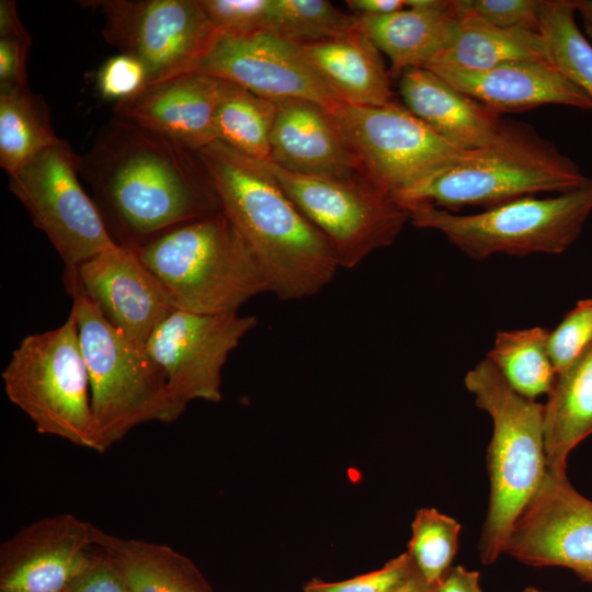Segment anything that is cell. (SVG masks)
<instances>
[{
	"mask_svg": "<svg viewBox=\"0 0 592 592\" xmlns=\"http://www.w3.org/2000/svg\"><path fill=\"white\" fill-rule=\"evenodd\" d=\"M80 177L111 237L128 249L220 212L197 152L117 116L80 156Z\"/></svg>",
	"mask_w": 592,
	"mask_h": 592,
	"instance_id": "1",
	"label": "cell"
},
{
	"mask_svg": "<svg viewBox=\"0 0 592 592\" xmlns=\"http://www.w3.org/2000/svg\"><path fill=\"white\" fill-rule=\"evenodd\" d=\"M197 155L220 210L258 259L270 293L297 300L332 282L340 266L329 241L288 197L267 161L219 141Z\"/></svg>",
	"mask_w": 592,
	"mask_h": 592,
	"instance_id": "2",
	"label": "cell"
},
{
	"mask_svg": "<svg viewBox=\"0 0 592 592\" xmlns=\"http://www.w3.org/2000/svg\"><path fill=\"white\" fill-rule=\"evenodd\" d=\"M132 250L178 310L232 312L270 293L261 264L221 210L172 227Z\"/></svg>",
	"mask_w": 592,
	"mask_h": 592,
	"instance_id": "3",
	"label": "cell"
},
{
	"mask_svg": "<svg viewBox=\"0 0 592 592\" xmlns=\"http://www.w3.org/2000/svg\"><path fill=\"white\" fill-rule=\"evenodd\" d=\"M464 384L493 424L489 508L479 542L487 565L503 553L514 523L545 478L544 403L514 391L486 357L467 372Z\"/></svg>",
	"mask_w": 592,
	"mask_h": 592,
	"instance_id": "4",
	"label": "cell"
},
{
	"mask_svg": "<svg viewBox=\"0 0 592 592\" xmlns=\"http://www.w3.org/2000/svg\"><path fill=\"white\" fill-rule=\"evenodd\" d=\"M590 180L573 160L533 127L505 122L494 143L471 150L397 203L406 206L428 202L451 212L464 206L487 209L538 193L573 191Z\"/></svg>",
	"mask_w": 592,
	"mask_h": 592,
	"instance_id": "5",
	"label": "cell"
},
{
	"mask_svg": "<svg viewBox=\"0 0 592 592\" xmlns=\"http://www.w3.org/2000/svg\"><path fill=\"white\" fill-rule=\"evenodd\" d=\"M66 289L89 376L94 451L105 452L141 423L175 421L166 374L145 346L111 326L77 286Z\"/></svg>",
	"mask_w": 592,
	"mask_h": 592,
	"instance_id": "6",
	"label": "cell"
},
{
	"mask_svg": "<svg viewBox=\"0 0 592 592\" xmlns=\"http://www.w3.org/2000/svg\"><path fill=\"white\" fill-rule=\"evenodd\" d=\"M402 207L413 226L442 234L475 261L499 253L560 254L580 237L592 213V178L584 186L556 196H524L470 215L428 202Z\"/></svg>",
	"mask_w": 592,
	"mask_h": 592,
	"instance_id": "7",
	"label": "cell"
},
{
	"mask_svg": "<svg viewBox=\"0 0 592 592\" xmlns=\"http://www.w3.org/2000/svg\"><path fill=\"white\" fill-rule=\"evenodd\" d=\"M1 378L8 399L38 433L94 449L89 376L70 314L59 327L24 337Z\"/></svg>",
	"mask_w": 592,
	"mask_h": 592,
	"instance_id": "8",
	"label": "cell"
},
{
	"mask_svg": "<svg viewBox=\"0 0 592 592\" xmlns=\"http://www.w3.org/2000/svg\"><path fill=\"white\" fill-rule=\"evenodd\" d=\"M328 112L360 174L395 202L471 151L451 145L396 101L383 106L340 103Z\"/></svg>",
	"mask_w": 592,
	"mask_h": 592,
	"instance_id": "9",
	"label": "cell"
},
{
	"mask_svg": "<svg viewBox=\"0 0 592 592\" xmlns=\"http://www.w3.org/2000/svg\"><path fill=\"white\" fill-rule=\"evenodd\" d=\"M275 179L329 241L340 269H353L391 246L410 221L406 208L365 178L331 179L287 171L267 161Z\"/></svg>",
	"mask_w": 592,
	"mask_h": 592,
	"instance_id": "10",
	"label": "cell"
},
{
	"mask_svg": "<svg viewBox=\"0 0 592 592\" xmlns=\"http://www.w3.org/2000/svg\"><path fill=\"white\" fill-rule=\"evenodd\" d=\"M80 178V156L60 139L11 174L9 182L10 191L59 254L65 272L118 246Z\"/></svg>",
	"mask_w": 592,
	"mask_h": 592,
	"instance_id": "11",
	"label": "cell"
},
{
	"mask_svg": "<svg viewBox=\"0 0 592 592\" xmlns=\"http://www.w3.org/2000/svg\"><path fill=\"white\" fill-rule=\"evenodd\" d=\"M104 39L139 59L149 84L189 73L221 35L200 0H101Z\"/></svg>",
	"mask_w": 592,
	"mask_h": 592,
	"instance_id": "12",
	"label": "cell"
},
{
	"mask_svg": "<svg viewBox=\"0 0 592 592\" xmlns=\"http://www.w3.org/2000/svg\"><path fill=\"white\" fill-rule=\"evenodd\" d=\"M258 325L238 311L195 314L174 309L153 330L145 349L166 374L175 413L194 400L221 399V372L230 353Z\"/></svg>",
	"mask_w": 592,
	"mask_h": 592,
	"instance_id": "13",
	"label": "cell"
},
{
	"mask_svg": "<svg viewBox=\"0 0 592 592\" xmlns=\"http://www.w3.org/2000/svg\"><path fill=\"white\" fill-rule=\"evenodd\" d=\"M190 72L236 83L271 100L303 99L327 111L342 103L309 64L299 43L272 32L221 34Z\"/></svg>",
	"mask_w": 592,
	"mask_h": 592,
	"instance_id": "14",
	"label": "cell"
},
{
	"mask_svg": "<svg viewBox=\"0 0 592 592\" xmlns=\"http://www.w3.org/2000/svg\"><path fill=\"white\" fill-rule=\"evenodd\" d=\"M503 553L532 566H561L592 582V501L566 474L545 478L505 542Z\"/></svg>",
	"mask_w": 592,
	"mask_h": 592,
	"instance_id": "15",
	"label": "cell"
},
{
	"mask_svg": "<svg viewBox=\"0 0 592 592\" xmlns=\"http://www.w3.org/2000/svg\"><path fill=\"white\" fill-rule=\"evenodd\" d=\"M98 527L73 514L35 521L0 547V592H65L92 562Z\"/></svg>",
	"mask_w": 592,
	"mask_h": 592,
	"instance_id": "16",
	"label": "cell"
},
{
	"mask_svg": "<svg viewBox=\"0 0 592 592\" xmlns=\"http://www.w3.org/2000/svg\"><path fill=\"white\" fill-rule=\"evenodd\" d=\"M65 286H77L106 321L145 346L157 326L174 308L132 249L117 246L65 272Z\"/></svg>",
	"mask_w": 592,
	"mask_h": 592,
	"instance_id": "17",
	"label": "cell"
},
{
	"mask_svg": "<svg viewBox=\"0 0 592 592\" xmlns=\"http://www.w3.org/2000/svg\"><path fill=\"white\" fill-rule=\"evenodd\" d=\"M221 80L190 72L147 86L114 105L115 116L198 152L217 141L215 115Z\"/></svg>",
	"mask_w": 592,
	"mask_h": 592,
	"instance_id": "18",
	"label": "cell"
},
{
	"mask_svg": "<svg viewBox=\"0 0 592 592\" xmlns=\"http://www.w3.org/2000/svg\"><path fill=\"white\" fill-rule=\"evenodd\" d=\"M428 69L498 113L522 112L546 104L592 111V100L546 60H513L480 70Z\"/></svg>",
	"mask_w": 592,
	"mask_h": 592,
	"instance_id": "19",
	"label": "cell"
},
{
	"mask_svg": "<svg viewBox=\"0 0 592 592\" xmlns=\"http://www.w3.org/2000/svg\"><path fill=\"white\" fill-rule=\"evenodd\" d=\"M271 162L295 173L331 179L361 177L356 161L329 112L303 99L274 100Z\"/></svg>",
	"mask_w": 592,
	"mask_h": 592,
	"instance_id": "20",
	"label": "cell"
},
{
	"mask_svg": "<svg viewBox=\"0 0 592 592\" xmlns=\"http://www.w3.org/2000/svg\"><path fill=\"white\" fill-rule=\"evenodd\" d=\"M399 79L402 104L451 145L478 150L497 140L505 121L428 68H410Z\"/></svg>",
	"mask_w": 592,
	"mask_h": 592,
	"instance_id": "21",
	"label": "cell"
},
{
	"mask_svg": "<svg viewBox=\"0 0 592 592\" xmlns=\"http://www.w3.org/2000/svg\"><path fill=\"white\" fill-rule=\"evenodd\" d=\"M406 7L385 15H356L358 29L388 57L391 77L431 65L457 26L456 0H406Z\"/></svg>",
	"mask_w": 592,
	"mask_h": 592,
	"instance_id": "22",
	"label": "cell"
},
{
	"mask_svg": "<svg viewBox=\"0 0 592 592\" xmlns=\"http://www.w3.org/2000/svg\"><path fill=\"white\" fill-rule=\"evenodd\" d=\"M299 45L318 76L342 103L383 106L395 101L382 53L360 29Z\"/></svg>",
	"mask_w": 592,
	"mask_h": 592,
	"instance_id": "23",
	"label": "cell"
},
{
	"mask_svg": "<svg viewBox=\"0 0 592 592\" xmlns=\"http://www.w3.org/2000/svg\"><path fill=\"white\" fill-rule=\"evenodd\" d=\"M94 547L130 592H214L194 562L168 545L123 538L98 527Z\"/></svg>",
	"mask_w": 592,
	"mask_h": 592,
	"instance_id": "24",
	"label": "cell"
},
{
	"mask_svg": "<svg viewBox=\"0 0 592 592\" xmlns=\"http://www.w3.org/2000/svg\"><path fill=\"white\" fill-rule=\"evenodd\" d=\"M457 26L449 46L426 68L480 70L513 60H548L539 31L498 27L456 0Z\"/></svg>",
	"mask_w": 592,
	"mask_h": 592,
	"instance_id": "25",
	"label": "cell"
},
{
	"mask_svg": "<svg viewBox=\"0 0 592 592\" xmlns=\"http://www.w3.org/2000/svg\"><path fill=\"white\" fill-rule=\"evenodd\" d=\"M592 434V349L558 375L544 403L548 469L566 474L570 452Z\"/></svg>",
	"mask_w": 592,
	"mask_h": 592,
	"instance_id": "26",
	"label": "cell"
},
{
	"mask_svg": "<svg viewBox=\"0 0 592 592\" xmlns=\"http://www.w3.org/2000/svg\"><path fill=\"white\" fill-rule=\"evenodd\" d=\"M59 140L42 95L29 86L0 87V166L9 175Z\"/></svg>",
	"mask_w": 592,
	"mask_h": 592,
	"instance_id": "27",
	"label": "cell"
},
{
	"mask_svg": "<svg viewBox=\"0 0 592 592\" xmlns=\"http://www.w3.org/2000/svg\"><path fill=\"white\" fill-rule=\"evenodd\" d=\"M549 331L543 327L499 330L486 355L506 384L525 398L548 396L558 377L548 351Z\"/></svg>",
	"mask_w": 592,
	"mask_h": 592,
	"instance_id": "28",
	"label": "cell"
},
{
	"mask_svg": "<svg viewBox=\"0 0 592 592\" xmlns=\"http://www.w3.org/2000/svg\"><path fill=\"white\" fill-rule=\"evenodd\" d=\"M275 115L274 100L221 80L215 115L217 141L247 157L270 161V136Z\"/></svg>",
	"mask_w": 592,
	"mask_h": 592,
	"instance_id": "29",
	"label": "cell"
},
{
	"mask_svg": "<svg viewBox=\"0 0 592 592\" xmlns=\"http://www.w3.org/2000/svg\"><path fill=\"white\" fill-rule=\"evenodd\" d=\"M539 32L548 60L592 100V44L576 22L571 0H539Z\"/></svg>",
	"mask_w": 592,
	"mask_h": 592,
	"instance_id": "30",
	"label": "cell"
},
{
	"mask_svg": "<svg viewBox=\"0 0 592 592\" xmlns=\"http://www.w3.org/2000/svg\"><path fill=\"white\" fill-rule=\"evenodd\" d=\"M357 18L326 0H273L270 32L307 43L357 30Z\"/></svg>",
	"mask_w": 592,
	"mask_h": 592,
	"instance_id": "31",
	"label": "cell"
},
{
	"mask_svg": "<svg viewBox=\"0 0 592 592\" xmlns=\"http://www.w3.org/2000/svg\"><path fill=\"white\" fill-rule=\"evenodd\" d=\"M460 527L455 519L436 509L422 508L417 511L408 553L429 583L437 584L452 567Z\"/></svg>",
	"mask_w": 592,
	"mask_h": 592,
	"instance_id": "32",
	"label": "cell"
},
{
	"mask_svg": "<svg viewBox=\"0 0 592 592\" xmlns=\"http://www.w3.org/2000/svg\"><path fill=\"white\" fill-rule=\"evenodd\" d=\"M592 349V298L578 301L558 326L549 331L548 351L561 375Z\"/></svg>",
	"mask_w": 592,
	"mask_h": 592,
	"instance_id": "33",
	"label": "cell"
},
{
	"mask_svg": "<svg viewBox=\"0 0 592 592\" xmlns=\"http://www.w3.org/2000/svg\"><path fill=\"white\" fill-rule=\"evenodd\" d=\"M208 19L223 35L243 36L270 32L273 0H200Z\"/></svg>",
	"mask_w": 592,
	"mask_h": 592,
	"instance_id": "34",
	"label": "cell"
},
{
	"mask_svg": "<svg viewBox=\"0 0 592 592\" xmlns=\"http://www.w3.org/2000/svg\"><path fill=\"white\" fill-rule=\"evenodd\" d=\"M95 84L104 100L117 104L139 94L149 84V76L139 59L119 53L101 65Z\"/></svg>",
	"mask_w": 592,
	"mask_h": 592,
	"instance_id": "35",
	"label": "cell"
},
{
	"mask_svg": "<svg viewBox=\"0 0 592 592\" xmlns=\"http://www.w3.org/2000/svg\"><path fill=\"white\" fill-rule=\"evenodd\" d=\"M414 563L408 551L389 560L383 568L339 582L312 579L309 582L321 592H392L411 572Z\"/></svg>",
	"mask_w": 592,
	"mask_h": 592,
	"instance_id": "36",
	"label": "cell"
},
{
	"mask_svg": "<svg viewBox=\"0 0 592 592\" xmlns=\"http://www.w3.org/2000/svg\"><path fill=\"white\" fill-rule=\"evenodd\" d=\"M475 13L502 29L539 31V0H468Z\"/></svg>",
	"mask_w": 592,
	"mask_h": 592,
	"instance_id": "37",
	"label": "cell"
},
{
	"mask_svg": "<svg viewBox=\"0 0 592 592\" xmlns=\"http://www.w3.org/2000/svg\"><path fill=\"white\" fill-rule=\"evenodd\" d=\"M65 592H130L114 566L99 551L90 566L78 576Z\"/></svg>",
	"mask_w": 592,
	"mask_h": 592,
	"instance_id": "38",
	"label": "cell"
},
{
	"mask_svg": "<svg viewBox=\"0 0 592 592\" xmlns=\"http://www.w3.org/2000/svg\"><path fill=\"white\" fill-rule=\"evenodd\" d=\"M31 36L0 37V87L29 86L27 56Z\"/></svg>",
	"mask_w": 592,
	"mask_h": 592,
	"instance_id": "39",
	"label": "cell"
},
{
	"mask_svg": "<svg viewBox=\"0 0 592 592\" xmlns=\"http://www.w3.org/2000/svg\"><path fill=\"white\" fill-rule=\"evenodd\" d=\"M435 592H481L479 573L462 566L451 567L437 583Z\"/></svg>",
	"mask_w": 592,
	"mask_h": 592,
	"instance_id": "40",
	"label": "cell"
},
{
	"mask_svg": "<svg viewBox=\"0 0 592 592\" xmlns=\"http://www.w3.org/2000/svg\"><path fill=\"white\" fill-rule=\"evenodd\" d=\"M345 3L357 16L385 15L406 8V0H348Z\"/></svg>",
	"mask_w": 592,
	"mask_h": 592,
	"instance_id": "41",
	"label": "cell"
},
{
	"mask_svg": "<svg viewBox=\"0 0 592 592\" xmlns=\"http://www.w3.org/2000/svg\"><path fill=\"white\" fill-rule=\"evenodd\" d=\"M30 34L22 24L16 4L12 0L0 1V37H23Z\"/></svg>",
	"mask_w": 592,
	"mask_h": 592,
	"instance_id": "42",
	"label": "cell"
},
{
	"mask_svg": "<svg viewBox=\"0 0 592 592\" xmlns=\"http://www.w3.org/2000/svg\"><path fill=\"white\" fill-rule=\"evenodd\" d=\"M436 585L429 583L414 566L392 592H435Z\"/></svg>",
	"mask_w": 592,
	"mask_h": 592,
	"instance_id": "43",
	"label": "cell"
},
{
	"mask_svg": "<svg viewBox=\"0 0 592 592\" xmlns=\"http://www.w3.org/2000/svg\"><path fill=\"white\" fill-rule=\"evenodd\" d=\"M576 13L579 14L584 34L592 38V0H571Z\"/></svg>",
	"mask_w": 592,
	"mask_h": 592,
	"instance_id": "44",
	"label": "cell"
},
{
	"mask_svg": "<svg viewBox=\"0 0 592 592\" xmlns=\"http://www.w3.org/2000/svg\"><path fill=\"white\" fill-rule=\"evenodd\" d=\"M522 592H542V591H539L538 589H535V588H526Z\"/></svg>",
	"mask_w": 592,
	"mask_h": 592,
	"instance_id": "45",
	"label": "cell"
}]
</instances>
